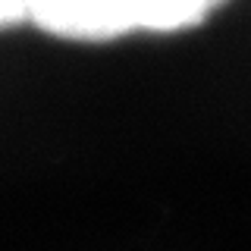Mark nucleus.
Segmentation results:
<instances>
[{"label": "nucleus", "instance_id": "1", "mask_svg": "<svg viewBox=\"0 0 251 251\" xmlns=\"http://www.w3.org/2000/svg\"><path fill=\"white\" fill-rule=\"evenodd\" d=\"M25 19L69 41H113L138 28L135 0H22Z\"/></svg>", "mask_w": 251, "mask_h": 251}, {"label": "nucleus", "instance_id": "3", "mask_svg": "<svg viewBox=\"0 0 251 251\" xmlns=\"http://www.w3.org/2000/svg\"><path fill=\"white\" fill-rule=\"evenodd\" d=\"M22 19H25V3L22 0H0V28L16 25Z\"/></svg>", "mask_w": 251, "mask_h": 251}, {"label": "nucleus", "instance_id": "2", "mask_svg": "<svg viewBox=\"0 0 251 251\" xmlns=\"http://www.w3.org/2000/svg\"><path fill=\"white\" fill-rule=\"evenodd\" d=\"M138 28L145 31H179L204 22L226 0H135Z\"/></svg>", "mask_w": 251, "mask_h": 251}]
</instances>
